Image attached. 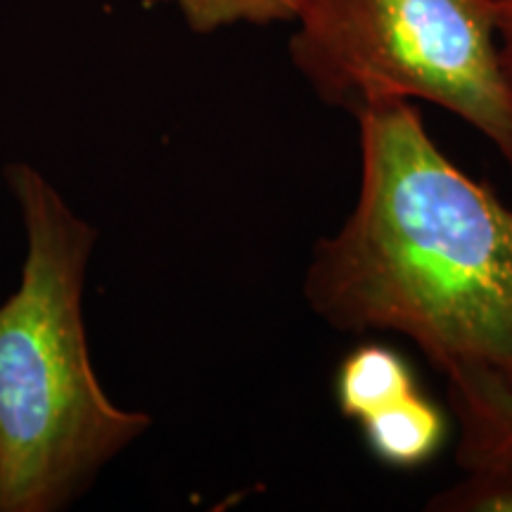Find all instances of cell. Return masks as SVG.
<instances>
[{"mask_svg":"<svg viewBox=\"0 0 512 512\" xmlns=\"http://www.w3.org/2000/svg\"><path fill=\"white\" fill-rule=\"evenodd\" d=\"M354 119L358 195L313 247L306 304L344 335L406 337L446 382L512 389V209L434 143L415 102Z\"/></svg>","mask_w":512,"mask_h":512,"instance_id":"1","label":"cell"},{"mask_svg":"<svg viewBox=\"0 0 512 512\" xmlns=\"http://www.w3.org/2000/svg\"><path fill=\"white\" fill-rule=\"evenodd\" d=\"M27 235L22 280L0 304V512H55L152 427L105 394L88 351L83 285L98 242L27 162L3 169Z\"/></svg>","mask_w":512,"mask_h":512,"instance_id":"2","label":"cell"},{"mask_svg":"<svg viewBox=\"0 0 512 512\" xmlns=\"http://www.w3.org/2000/svg\"><path fill=\"white\" fill-rule=\"evenodd\" d=\"M501 0H302L290 60L323 105L358 117L430 102L475 128L512 174Z\"/></svg>","mask_w":512,"mask_h":512,"instance_id":"3","label":"cell"},{"mask_svg":"<svg viewBox=\"0 0 512 512\" xmlns=\"http://www.w3.org/2000/svg\"><path fill=\"white\" fill-rule=\"evenodd\" d=\"M456 425L458 482L427 501L432 512H512V389L494 380L446 382Z\"/></svg>","mask_w":512,"mask_h":512,"instance_id":"4","label":"cell"},{"mask_svg":"<svg viewBox=\"0 0 512 512\" xmlns=\"http://www.w3.org/2000/svg\"><path fill=\"white\" fill-rule=\"evenodd\" d=\"M377 463L394 470H418L446 446L451 415L422 389L358 422Z\"/></svg>","mask_w":512,"mask_h":512,"instance_id":"5","label":"cell"},{"mask_svg":"<svg viewBox=\"0 0 512 512\" xmlns=\"http://www.w3.org/2000/svg\"><path fill=\"white\" fill-rule=\"evenodd\" d=\"M420 382L399 351L380 342H363L339 363L335 401L344 418L361 422L418 392Z\"/></svg>","mask_w":512,"mask_h":512,"instance_id":"6","label":"cell"},{"mask_svg":"<svg viewBox=\"0 0 512 512\" xmlns=\"http://www.w3.org/2000/svg\"><path fill=\"white\" fill-rule=\"evenodd\" d=\"M145 8L174 5L183 22L195 34H214L219 29L252 24H292L302 0H143Z\"/></svg>","mask_w":512,"mask_h":512,"instance_id":"7","label":"cell"},{"mask_svg":"<svg viewBox=\"0 0 512 512\" xmlns=\"http://www.w3.org/2000/svg\"><path fill=\"white\" fill-rule=\"evenodd\" d=\"M498 29H501L505 64H508L512 74V0H501V8H498Z\"/></svg>","mask_w":512,"mask_h":512,"instance_id":"8","label":"cell"}]
</instances>
